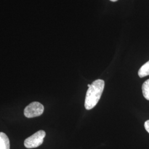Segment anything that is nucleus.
<instances>
[{
	"label": "nucleus",
	"mask_w": 149,
	"mask_h": 149,
	"mask_svg": "<svg viewBox=\"0 0 149 149\" xmlns=\"http://www.w3.org/2000/svg\"><path fill=\"white\" fill-rule=\"evenodd\" d=\"M104 88L103 80L98 79L92 82L86 95L85 107L87 110H90L96 106L101 97Z\"/></svg>",
	"instance_id": "nucleus-1"
},
{
	"label": "nucleus",
	"mask_w": 149,
	"mask_h": 149,
	"mask_svg": "<svg viewBox=\"0 0 149 149\" xmlns=\"http://www.w3.org/2000/svg\"><path fill=\"white\" fill-rule=\"evenodd\" d=\"M46 133L44 130H39L32 136L26 139L24 141V146L28 149L36 148L43 144L44 138Z\"/></svg>",
	"instance_id": "nucleus-2"
},
{
	"label": "nucleus",
	"mask_w": 149,
	"mask_h": 149,
	"mask_svg": "<svg viewBox=\"0 0 149 149\" xmlns=\"http://www.w3.org/2000/svg\"><path fill=\"white\" fill-rule=\"evenodd\" d=\"M44 110V108L42 104L38 102H33L25 108L24 114L27 118L36 117L41 116Z\"/></svg>",
	"instance_id": "nucleus-3"
},
{
	"label": "nucleus",
	"mask_w": 149,
	"mask_h": 149,
	"mask_svg": "<svg viewBox=\"0 0 149 149\" xmlns=\"http://www.w3.org/2000/svg\"><path fill=\"white\" fill-rule=\"evenodd\" d=\"M0 149H10L9 139L2 132H0Z\"/></svg>",
	"instance_id": "nucleus-4"
},
{
	"label": "nucleus",
	"mask_w": 149,
	"mask_h": 149,
	"mask_svg": "<svg viewBox=\"0 0 149 149\" xmlns=\"http://www.w3.org/2000/svg\"><path fill=\"white\" fill-rule=\"evenodd\" d=\"M138 74L141 78L149 75V61L140 68L139 70Z\"/></svg>",
	"instance_id": "nucleus-5"
},
{
	"label": "nucleus",
	"mask_w": 149,
	"mask_h": 149,
	"mask_svg": "<svg viewBox=\"0 0 149 149\" xmlns=\"http://www.w3.org/2000/svg\"><path fill=\"white\" fill-rule=\"evenodd\" d=\"M142 91L144 97L149 101V79L144 82L142 86Z\"/></svg>",
	"instance_id": "nucleus-6"
},
{
	"label": "nucleus",
	"mask_w": 149,
	"mask_h": 149,
	"mask_svg": "<svg viewBox=\"0 0 149 149\" xmlns=\"http://www.w3.org/2000/svg\"><path fill=\"white\" fill-rule=\"evenodd\" d=\"M144 127L146 129V130L149 133V120L146 121L144 124Z\"/></svg>",
	"instance_id": "nucleus-7"
},
{
	"label": "nucleus",
	"mask_w": 149,
	"mask_h": 149,
	"mask_svg": "<svg viewBox=\"0 0 149 149\" xmlns=\"http://www.w3.org/2000/svg\"><path fill=\"white\" fill-rule=\"evenodd\" d=\"M110 1H111L112 2H116V1H117L118 0H110Z\"/></svg>",
	"instance_id": "nucleus-8"
}]
</instances>
